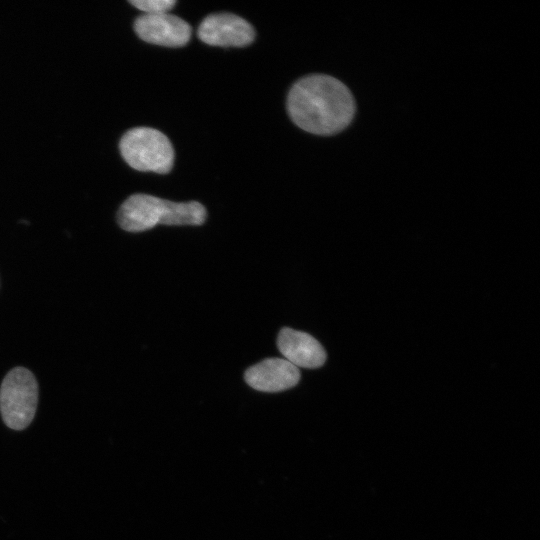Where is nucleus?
I'll return each mask as SVG.
<instances>
[{
  "mask_svg": "<svg viewBox=\"0 0 540 540\" xmlns=\"http://www.w3.org/2000/svg\"><path fill=\"white\" fill-rule=\"evenodd\" d=\"M38 402V385L26 368L16 367L4 378L0 388V412L7 427L23 430L32 422Z\"/></svg>",
  "mask_w": 540,
  "mask_h": 540,
  "instance_id": "4",
  "label": "nucleus"
},
{
  "mask_svg": "<svg viewBox=\"0 0 540 540\" xmlns=\"http://www.w3.org/2000/svg\"><path fill=\"white\" fill-rule=\"evenodd\" d=\"M206 208L197 201L172 202L137 193L128 197L117 212L119 226L128 232H141L162 225H201Z\"/></svg>",
  "mask_w": 540,
  "mask_h": 540,
  "instance_id": "2",
  "label": "nucleus"
},
{
  "mask_svg": "<svg viewBox=\"0 0 540 540\" xmlns=\"http://www.w3.org/2000/svg\"><path fill=\"white\" fill-rule=\"evenodd\" d=\"M198 38L211 46L243 47L255 38L252 25L231 13H214L204 18L197 30Z\"/></svg>",
  "mask_w": 540,
  "mask_h": 540,
  "instance_id": "5",
  "label": "nucleus"
},
{
  "mask_svg": "<svg viewBox=\"0 0 540 540\" xmlns=\"http://www.w3.org/2000/svg\"><path fill=\"white\" fill-rule=\"evenodd\" d=\"M129 3L144 14L168 13L176 4V0H130Z\"/></svg>",
  "mask_w": 540,
  "mask_h": 540,
  "instance_id": "9",
  "label": "nucleus"
},
{
  "mask_svg": "<svg viewBox=\"0 0 540 540\" xmlns=\"http://www.w3.org/2000/svg\"><path fill=\"white\" fill-rule=\"evenodd\" d=\"M244 379L255 390L280 392L298 384L300 371L284 358H268L249 367Z\"/></svg>",
  "mask_w": 540,
  "mask_h": 540,
  "instance_id": "7",
  "label": "nucleus"
},
{
  "mask_svg": "<svg viewBox=\"0 0 540 540\" xmlns=\"http://www.w3.org/2000/svg\"><path fill=\"white\" fill-rule=\"evenodd\" d=\"M134 30L143 41L165 47L184 46L192 34L189 23L169 12L140 15L134 21Z\"/></svg>",
  "mask_w": 540,
  "mask_h": 540,
  "instance_id": "6",
  "label": "nucleus"
},
{
  "mask_svg": "<svg viewBox=\"0 0 540 540\" xmlns=\"http://www.w3.org/2000/svg\"><path fill=\"white\" fill-rule=\"evenodd\" d=\"M277 346L284 359L297 368H317L326 361V352L319 341L302 331L282 328Z\"/></svg>",
  "mask_w": 540,
  "mask_h": 540,
  "instance_id": "8",
  "label": "nucleus"
},
{
  "mask_svg": "<svg viewBox=\"0 0 540 540\" xmlns=\"http://www.w3.org/2000/svg\"><path fill=\"white\" fill-rule=\"evenodd\" d=\"M120 153L135 170L166 174L174 163V149L168 137L151 127H135L120 139Z\"/></svg>",
  "mask_w": 540,
  "mask_h": 540,
  "instance_id": "3",
  "label": "nucleus"
},
{
  "mask_svg": "<svg viewBox=\"0 0 540 540\" xmlns=\"http://www.w3.org/2000/svg\"><path fill=\"white\" fill-rule=\"evenodd\" d=\"M287 111L302 130L316 135H332L352 121L355 101L338 79L311 74L297 80L287 96Z\"/></svg>",
  "mask_w": 540,
  "mask_h": 540,
  "instance_id": "1",
  "label": "nucleus"
}]
</instances>
